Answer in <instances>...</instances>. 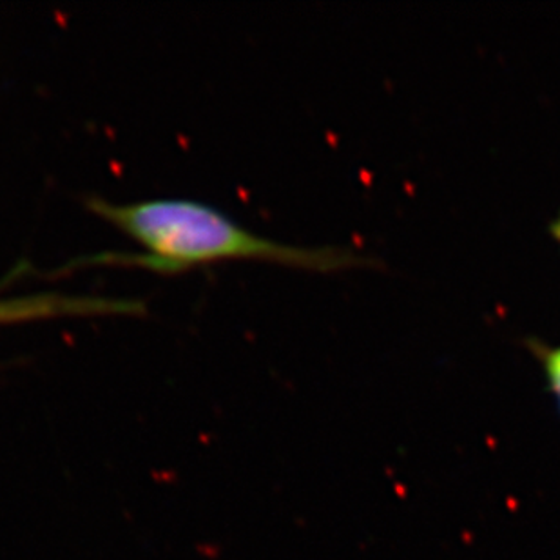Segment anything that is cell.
Listing matches in <instances>:
<instances>
[{"mask_svg": "<svg viewBox=\"0 0 560 560\" xmlns=\"http://www.w3.org/2000/svg\"><path fill=\"white\" fill-rule=\"evenodd\" d=\"M539 349L540 363L545 369L546 380L550 392L556 397L557 407L560 412V347H537Z\"/></svg>", "mask_w": 560, "mask_h": 560, "instance_id": "7a4b0ae2", "label": "cell"}, {"mask_svg": "<svg viewBox=\"0 0 560 560\" xmlns=\"http://www.w3.org/2000/svg\"><path fill=\"white\" fill-rule=\"evenodd\" d=\"M91 211L142 244L143 254H101L93 261L142 265L159 272H180L218 259H265L312 270H338L360 264L349 250L298 247L265 238L201 201L184 198L117 203L101 196L85 200Z\"/></svg>", "mask_w": 560, "mask_h": 560, "instance_id": "6da1fadb", "label": "cell"}, {"mask_svg": "<svg viewBox=\"0 0 560 560\" xmlns=\"http://www.w3.org/2000/svg\"><path fill=\"white\" fill-rule=\"evenodd\" d=\"M551 231H553V236H556V238L559 240L560 244V214L559 218H557L556 223H553V228H551Z\"/></svg>", "mask_w": 560, "mask_h": 560, "instance_id": "3957f363", "label": "cell"}]
</instances>
